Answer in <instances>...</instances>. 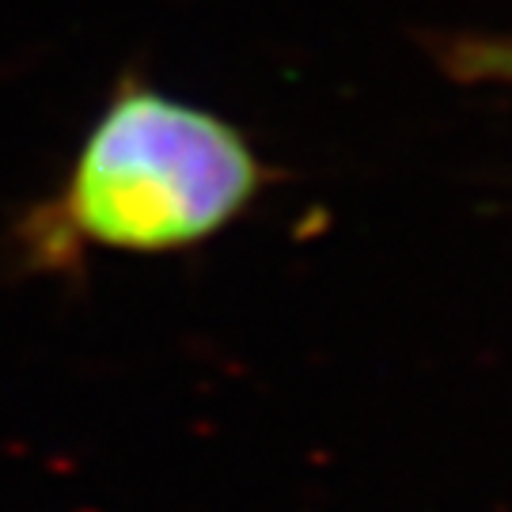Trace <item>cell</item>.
Returning <instances> with one entry per match:
<instances>
[{
    "label": "cell",
    "mask_w": 512,
    "mask_h": 512,
    "mask_svg": "<svg viewBox=\"0 0 512 512\" xmlns=\"http://www.w3.org/2000/svg\"><path fill=\"white\" fill-rule=\"evenodd\" d=\"M437 65L440 73L459 84L512 88V31H501V35L471 31V35L440 38Z\"/></svg>",
    "instance_id": "7a4b0ae2"
},
{
    "label": "cell",
    "mask_w": 512,
    "mask_h": 512,
    "mask_svg": "<svg viewBox=\"0 0 512 512\" xmlns=\"http://www.w3.org/2000/svg\"><path fill=\"white\" fill-rule=\"evenodd\" d=\"M262 194V164L232 122L122 80L80 148L46 232L80 247L164 255L205 243Z\"/></svg>",
    "instance_id": "6da1fadb"
}]
</instances>
